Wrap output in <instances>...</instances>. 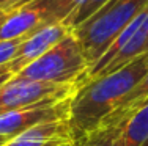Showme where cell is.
I'll return each mask as SVG.
<instances>
[{"instance_id": "1", "label": "cell", "mask_w": 148, "mask_h": 146, "mask_svg": "<svg viewBox=\"0 0 148 146\" xmlns=\"http://www.w3.org/2000/svg\"><path fill=\"white\" fill-rule=\"evenodd\" d=\"M147 71L148 52L110 74L80 85L69 107L68 127L73 141L99 129L125 97L139 85Z\"/></svg>"}, {"instance_id": "2", "label": "cell", "mask_w": 148, "mask_h": 146, "mask_svg": "<svg viewBox=\"0 0 148 146\" xmlns=\"http://www.w3.org/2000/svg\"><path fill=\"white\" fill-rule=\"evenodd\" d=\"M148 5V0H109L88 20L73 30L87 61L93 66L132 19Z\"/></svg>"}, {"instance_id": "3", "label": "cell", "mask_w": 148, "mask_h": 146, "mask_svg": "<svg viewBox=\"0 0 148 146\" xmlns=\"http://www.w3.org/2000/svg\"><path fill=\"white\" fill-rule=\"evenodd\" d=\"M88 68L90 65L84 55L82 47L71 32L57 46H54L33 63L25 66L16 75L38 82L77 86Z\"/></svg>"}, {"instance_id": "4", "label": "cell", "mask_w": 148, "mask_h": 146, "mask_svg": "<svg viewBox=\"0 0 148 146\" xmlns=\"http://www.w3.org/2000/svg\"><path fill=\"white\" fill-rule=\"evenodd\" d=\"M148 43V5L132 19V22L117 36V39L110 44V47L104 52V55L90 66L82 80L77 83V88L84 83L107 75L110 72L123 68L145 54V47Z\"/></svg>"}, {"instance_id": "5", "label": "cell", "mask_w": 148, "mask_h": 146, "mask_svg": "<svg viewBox=\"0 0 148 146\" xmlns=\"http://www.w3.org/2000/svg\"><path fill=\"white\" fill-rule=\"evenodd\" d=\"M76 90V85H57L14 75L0 86V113L30 107L46 101L66 99L71 97Z\"/></svg>"}, {"instance_id": "6", "label": "cell", "mask_w": 148, "mask_h": 146, "mask_svg": "<svg viewBox=\"0 0 148 146\" xmlns=\"http://www.w3.org/2000/svg\"><path fill=\"white\" fill-rule=\"evenodd\" d=\"M73 96L66 99L46 101L30 107L0 113V135L13 138L40 124L68 121Z\"/></svg>"}, {"instance_id": "7", "label": "cell", "mask_w": 148, "mask_h": 146, "mask_svg": "<svg viewBox=\"0 0 148 146\" xmlns=\"http://www.w3.org/2000/svg\"><path fill=\"white\" fill-rule=\"evenodd\" d=\"M73 30H69L63 22L49 24L41 29H38L35 33L27 36L21 43L14 58L8 63L13 74H19L25 66L33 63L40 57H43L46 52H49L54 46H57L63 38H66Z\"/></svg>"}, {"instance_id": "8", "label": "cell", "mask_w": 148, "mask_h": 146, "mask_svg": "<svg viewBox=\"0 0 148 146\" xmlns=\"http://www.w3.org/2000/svg\"><path fill=\"white\" fill-rule=\"evenodd\" d=\"M44 25L47 24L41 13L32 5H24L5 14V19L0 24V41L27 38Z\"/></svg>"}, {"instance_id": "9", "label": "cell", "mask_w": 148, "mask_h": 146, "mask_svg": "<svg viewBox=\"0 0 148 146\" xmlns=\"http://www.w3.org/2000/svg\"><path fill=\"white\" fill-rule=\"evenodd\" d=\"M73 140L68 121L46 123L13 137L2 146H55L62 141Z\"/></svg>"}, {"instance_id": "10", "label": "cell", "mask_w": 148, "mask_h": 146, "mask_svg": "<svg viewBox=\"0 0 148 146\" xmlns=\"http://www.w3.org/2000/svg\"><path fill=\"white\" fill-rule=\"evenodd\" d=\"M118 146H148V104L115 124Z\"/></svg>"}, {"instance_id": "11", "label": "cell", "mask_w": 148, "mask_h": 146, "mask_svg": "<svg viewBox=\"0 0 148 146\" xmlns=\"http://www.w3.org/2000/svg\"><path fill=\"white\" fill-rule=\"evenodd\" d=\"M147 104H148V71H147V74L143 75L142 80L139 82V85L125 97V101H123L118 109L106 120V123L103 126H115V124L121 123L126 116H129V115L134 113L137 109L147 105Z\"/></svg>"}, {"instance_id": "12", "label": "cell", "mask_w": 148, "mask_h": 146, "mask_svg": "<svg viewBox=\"0 0 148 146\" xmlns=\"http://www.w3.org/2000/svg\"><path fill=\"white\" fill-rule=\"evenodd\" d=\"M80 2L82 0H33L27 5H32L33 8H36L41 13L44 22L49 25V24L65 22Z\"/></svg>"}, {"instance_id": "13", "label": "cell", "mask_w": 148, "mask_h": 146, "mask_svg": "<svg viewBox=\"0 0 148 146\" xmlns=\"http://www.w3.org/2000/svg\"><path fill=\"white\" fill-rule=\"evenodd\" d=\"M107 2L109 0H82V2L77 5V8L71 13V16H69L63 24H65L69 30L77 29V27L82 25L85 20H88L95 13L99 11Z\"/></svg>"}, {"instance_id": "14", "label": "cell", "mask_w": 148, "mask_h": 146, "mask_svg": "<svg viewBox=\"0 0 148 146\" xmlns=\"http://www.w3.org/2000/svg\"><path fill=\"white\" fill-rule=\"evenodd\" d=\"M74 146H118L117 129L114 126H103L91 134L76 140Z\"/></svg>"}, {"instance_id": "15", "label": "cell", "mask_w": 148, "mask_h": 146, "mask_svg": "<svg viewBox=\"0 0 148 146\" xmlns=\"http://www.w3.org/2000/svg\"><path fill=\"white\" fill-rule=\"evenodd\" d=\"M25 39V38H21V39H11V41H0V66L8 65L10 61L14 58L17 49H19L21 43Z\"/></svg>"}, {"instance_id": "16", "label": "cell", "mask_w": 148, "mask_h": 146, "mask_svg": "<svg viewBox=\"0 0 148 146\" xmlns=\"http://www.w3.org/2000/svg\"><path fill=\"white\" fill-rule=\"evenodd\" d=\"M30 2H33V0H0V10L5 13H10L13 10L19 8L22 5H27Z\"/></svg>"}, {"instance_id": "17", "label": "cell", "mask_w": 148, "mask_h": 146, "mask_svg": "<svg viewBox=\"0 0 148 146\" xmlns=\"http://www.w3.org/2000/svg\"><path fill=\"white\" fill-rule=\"evenodd\" d=\"M13 77H14V74L11 72V69H10L8 65L0 66V86H2L3 83H6L10 79H13Z\"/></svg>"}, {"instance_id": "18", "label": "cell", "mask_w": 148, "mask_h": 146, "mask_svg": "<svg viewBox=\"0 0 148 146\" xmlns=\"http://www.w3.org/2000/svg\"><path fill=\"white\" fill-rule=\"evenodd\" d=\"M55 146H74V141L73 140H68V141H62V143L55 145Z\"/></svg>"}, {"instance_id": "19", "label": "cell", "mask_w": 148, "mask_h": 146, "mask_svg": "<svg viewBox=\"0 0 148 146\" xmlns=\"http://www.w3.org/2000/svg\"><path fill=\"white\" fill-rule=\"evenodd\" d=\"M8 140H10L8 137H2V135H0V146H2V145H5Z\"/></svg>"}, {"instance_id": "20", "label": "cell", "mask_w": 148, "mask_h": 146, "mask_svg": "<svg viewBox=\"0 0 148 146\" xmlns=\"http://www.w3.org/2000/svg\"><path fill=\"white\" fill-rule=\"evenodd\" d=\"M5 14H6V13L0 10V24H2V20H3V19H5Z\"/></svg>"}, {"instance_id": "21", "label": "cell", "mask_w": 148, "mask_h": 146, "mask_svg": "<svg viewBox=\"0 0 148 146\" xmlns=\"http://www.w3.org/2000/svg\"><path fill=\"white\" fill-rule=\"evenodd\" d=\"M145 52H148V43H147V47H145Z\"/></svg>"}]
</instances>
